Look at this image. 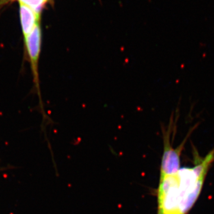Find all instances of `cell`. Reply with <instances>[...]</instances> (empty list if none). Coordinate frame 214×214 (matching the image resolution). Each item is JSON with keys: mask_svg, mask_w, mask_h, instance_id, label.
Returning a JSON list of instances; mask_svg holds the SVG:
<instances>
[{"mask_svg": "<svg viewBox=\"0 0 214 214\" xmlns=\"http://www.w3.org/2000/svg\"><path fill=\"white\" fill-rule=\"evenodd\" d=\"M19 4L20 22L23 35V39H25L32 31L37 23L40 21L41 17L28 6L20 2Z\"/></svg>", "mask_w": 214, "mask_h": 214, "instance_id": "5", "label": "cell"}, {"mask_svg": "<svg viewBox=\"0 0 214 214\" xmlns=\"http://www.w3.org/2000/svg\"><path fill=\"white\" fill-rule=\"evenodd\" d=\"M214 160V149L194 167L184 168L179 171L177 175L179 180L181 214L186 213L198 199L206 173Z\"/></svg>", "mask_w": 214, "mask_h": 214, "instance_id": "1", "label": "cell"}, {"mask_svg": "<svg viewBox=\"0 0 214 214\" xmlns=\"http://www.w3.org/2000/svg\"><path fill=\"white\" fill-rule=\"evenodd\" d=\"M48 0H19L20 2L32 8L38 16L41 17L43 5Z\"/></svg>", "mask_w": 214, "mask_h": 214, "instance_id": "6", "label": "cell"}, {"mask_svg": "<svg viewBox=\"0 0 214 214\" xmlns=\"http://www.w3.org/2000/svg\"><path fill=\"white\" fill-rule=\"evenodd\" d=\"M158 198L159 214H181L179 180L177 174L161 177Z\"/></svg>", "mask_w": 214, "mask_h": 214, "instance_id": "3", "label": "cell"}, {"mask_svg": "<svg viewBox=\"0 0 214 214\" xmlns=\"http://www.w3.org/2000/svg\"><path fill=\"white\" fill-rule=\"evenodd\" d=\"M179 115V110L177 109L175 114H174V112L171 114L168 124L165 126V127H162L164 149L162 159L161 177L168 176L177 174L180 170V157L182 149L184 148L188 138L199 125V123H197L192 127L183 142L177 148L174 149L171 143V138L173 133L177 130Z\"/></svg>", "mask_w": 214, "mask_h": 214, "instance_id": "2", "label": "cell"}, {"mask_svg": "<svg viewBox=\"0 0 214 214\" xmlns=\"http://www.w3.org/2000/svg\"><path fill=\"white\" fill-rule=\"evenodd\" d=\"M25 52L31 68L35 88L41 101L39 76V60L42 45V31L40 21H38L31 33L24 39Z\"/></svg>", "mask_w": 214, "mask_h": 214, "instance_id": "4", "label": "cell"}]
</instances>
